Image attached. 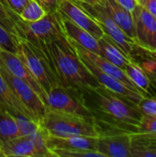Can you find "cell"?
I'll list each match as a JSON object with an SVG mask.
<instances>
[{
	"mask_svg": "<svg viewBox=\"0 0 156 157\" xmlns=\"http://www.w3.org/2000/svg\"><path fill=\"white\" fill-rule=\"evenodd\" d=\"M99 136L112 133H136L143 113L137 105L102 86L83 90Z\"/></svg>",
	"mask_w": 156,
	"mask_h": 157,
	"instance_id": "1",
	"label": "cell"
},
{
	"mask_svg": "<svg viewBox=\"0 0 156 157\" xmlns=\"http://www.w3.org/2000/svg\"><path fill=\"white\" fill-rule=\"evenodd\" d=\"M40 49L47 54L52 70L62 85L80 90L100 86L82 63L72 41L66 37L45 42Z\"/></svg>",
	"mask_w": 156,
	"mask_h": 157,
	"instance_id": "2",
	"label": "cell"
},
{
	"mask_svg": "<svg viewBox=\"0 0 156 157\" xmlns=\"http://www.w3.org/2000/svg\"><path fill=\"white\" fill-rule=\"evenodd\" d=\"M10 18V31L14 36L31 42L38 48L43 43L66 37L62 24L59 11L48 13L41 19L35 22L22 20L17 14L6 10Z\"/></svg>",
	"mask_w": 156,
	"mask_h": 157,
	"instance_id": "3",
	"label": "cell"
},
{
	"mask_svg": "<svg viewBox=\"0 0 156 157\" xmlns=\"http://www.w3.org/2000/svg\"><path fill=\"white\" fill-rule=\"evenodd\" d=\"M40 127L49 136L99 137L92 117L48 110L40 122Z\"/></svg>",
	"mask_w": 156,
	"mask_h": 157,
	"instance_id": "4",
	"label": "cell"
},
{
	"mask_svg": "<svg viewBox=\"0 0 156 157\" xmlns=\"http://www.w3.org/2000/svg\"><path fill=\"white\" fill-rule=\"evenodd\" d=\"M14 37L17 44V54L46 96L53 86L61 84L52 70L47 54L27 40Z\"/></svg>",
	"mask_w": 156,
	"mask_h": 157,
	"instance_id": "5",
	"label": "cell"
},
{
	"mask_svg": "<svg viewBox=\"0 0 156 157\" xmlns=\"http://www.w3.org/2000/svg\"><path fill=\"white\" fill-rule=\"evenodd\" d=\"M44 103L48 110L92 117L90 109L86 105L83 92L73 86L62 84L53 86L46 94Z\"/></svg>",
	"mask_w": 156,
	"mask_h": 157,
	"instance_id": "6",
	"label": "cell"
},
{
	"mask_svg": "<svg viewBox=\"0 0 156 157\" xmlns=\"http://www.w3.org/2000/svg\"><path fill=\"white\" fill-rule=\"evenodd\" d=\"M75 2L84 7L97 20L106 35H108L129 57L132 58L131 55L136 44L115 23L101 1L95 4L86 3L85 1Z\"/></svg>",
	"mask_w": 156,
	"mask_h": 157,
	"instance_id": "7",
	"label": "cell"
},
{
	"mask_svg": "<svg viewBox=\"0 0 156 157\" xmlns=\"http://www.w3.org/2000/svg\"><path fill=\"white\" fill-rule=\"evenodd\" d=\"M0 73L2 74L6 84L15 94V96L29 110L35 120L40 124L48 111V109L41 97L27 82L11 75L1 66Z\"/></svg>",
	"mask_w": 156,
	"mask_h": 157,
	"instance_id": "8",
	"label": "cell"
},
{
	"mask_svg": "<svg viewBox=\"0 0 156 157\" xmlns=\"http://www.w3.org/2000/svg\"><path fill=\"white\" fill-rule=\"evenodd\" d=\"M132 16L136 45L147 52H156V18L139 4Z\"/></svg>",
	"mask_w": 156,
	"mask_h": 157,
	"instance_id": "9",
	"label": "cell"
},
{
	"mask_svg": "<svg viewBox=\"0 0 156 157\" xmlns=\"http://www.w3.org/2000/svg\"><path fill=\"white\" fill-rule=\"evenodd\" d=\"M77 55L80 59L82 60H86L88 61L89 63H91L92 64H94L95 66H97L98 69H100L102 72L106 73L107 75L116 78L117 80H119L120 82H121L123 85H125L127 87H129L130 89H131L132 91L136 92V93H140L145 97H147L143 91H141L131 81V79L128 77V75L125 74V72L120 69V67H118L117 65L113 64L112 63L108 62V60H106L104 57H102L101 55L92 52L88 50L84 49L83 47H81L80 45L76 44L75 42L72 41Z\"/></svg>",
	"mask_w": 156,
	"mask_h": 157,
	"instance_id": "10",
	"label": "cell"
},
{
	"mask_svg": "<svg viewBox=\"0 0 156 157\" xmlns=\"http://www.w3.org/2000/svg\"><path fill=\"white\" fill-rule=\"evenodd\" d=\"M59 11L97 40L105 34L97 20L75 1L63 0L59 6Z\"/></svg>",
	"mask_w": 156,
	"mask_h": 157,
	"instance_id": "11",
	"label": "cell"
},
{
	"mask_svg": "<svg viewBox=\"0 0 156 157\" xmlns=\"http://www.w3.org/2000/svg\"><path fill=\"white\" fill-rule=\"evenodd\" d=\"M133 133H112L98 137L97 151L104 157H131V144Z\"/></svg>",
	"mask_w": 156,
	"mask_h": 157,
	"instance_id": "12",
	"label": "cell"
},
{
	"mask_svg": "<svg viewBox=\"0 0 156 157\" xmlns=\"http://www.w3.org/2000/svg\"><path fill=\"white\" fill-rule=\"evenodd\" d=\"M0 66L6 69L11 75L24 80L27 82L43 99L45 98V94L38 82L30 75L21 59L15 52H11L3 48H0Z\"/></svg>",
	"mask_w": 156,
	"mask_h": 157,
	"instance_id": "13",
	"label": "cell"
},
{
	"mask_svg": "<svg viewBox=\"0 0 156 157\" xmlns=\"http://www.w3.org/2000/svg\"><path fill=\"white\" fill-rule=\"evenodd\" d=\"M98 137L67 136L54 137L46 134V144L50 151L53 150H91L97 151Z\"/></svg>",
	"mask_w": 156,
	"mask_h": 157,
	"instance_id": "14",
	"label": "cell"
},
{
	"mask_svg": "<svg viewBox=\"0 0 156 157\" xmlns=\"http://www.w3.org/2000/svg\"><path fill=\"white\" fill-rule=\"evenodd\" d=\"M60 14L62 17V24L66 38L69 39L71 41H74L76 44L80 45L86 50L100 54L98 40L95 38L93 35H91L89 32L85 30L84 29L74 24L72 20H70L67 17L63 15L61 12Z\"/></svg>",
	"mask_w": 156,
	"mask_h": 157,
	"instance_id": "15",
	"label": "cell"
},
{
	"mask_svg": "<svg viewBox=\"0 0 156 157\" xmlns=\"http://www.w3.org/2000/svg\"><path fill=\"white\" fill-rule=\"evenodd\" d=\"M103 5L106 6L115 23L121 29V30L136 44L134 20L132 12L129 11L115 0H101Z\"/></svg>",
	"mask_w": 156,
	"mask_h": 157,
	"instance_id": "16",
	"label": "cell"
},
{
	"mask_svg": "<svg viewBox=\"0 0 156 157\" xmlns=\"http://www.w3.org/2000/svg\"><path fill=\"white\" fill-rule=\"evenodd\" d=\"M37 157L30 136L20 135L0 144V157Z\"/></svg>",
	"mask_w": 156,
	"mask_h": 157,
	"instance_id": "17",
	"label": "cell"
},
{
	"mask_svg": "<svg viewBox=\"0 0 156 157\" xmlns=\"http://www.w3.org/2000/svg\"><path fill=\"white\" fill-rule=\"evenodd\" d=\"M0 106L6 109L13 116L22 115L38 122L29 110L19 101V99L12 92L5 78L0 73ZM39 123V122H38Z\"/></svg>",
	"mask_w": 156,
	"mask_h": 157,
	"instance_id": "18",
	"label": "cell"
},
{
	"mask_svg": "<svg viewBox=\"0 0 156 157\" xmlns=\"http://www.w3.org/2000/svg\"><path fill=\"white\" fill-rule=\"evenodd\" d=\"M100 54L108 62L117 65L120 69H124L125 66L133 59L129 57L108 35L104 34L98 39Z\"/></svg>",
	"mask_w": 156,
	"mask_h": 157,
	"instance_id": "19",
	"label": "cell"
},
{
	"mask_svg": "<svg viewBox=\"0 0 156 157\" xmlns=\"http://www.w3.org/2000/svg\"><path fill=\"white\" fill-rule=\"evenodd\" d=\"M125 74L131 79V81L147 97H150L151 83L147 73L134 61L130 62L123 69Z\"/></svg>",
	"mask_w": 156,
	"mask_h": 157,
	"instance_id": "20",
	"label": "cell"
},
{
	"mask_svg": "<svg viewBox=\"0 0 156 157\" xmlns=\"http://www.w3.org/2000/svg\"><path fill=\"white\" fill-rule=\"evenodd\" d=\"M17 136L20 134L15 117L0 106V144Z\"/></svg>",
	"mask_w": 156,
	"mask_h": 157,
	"instance_id": "21",
	"label": "cell"
},
{
	"mask_svg": "<svg viewBox=\"0 0 156 157\" xmlns=\"http://www.w3.org/2000/svg\"><path fill=\"white\" fill-rule=\"evenodd\" d=\"M47 14L45 9L36 0H29L26 6L17 16L24 21L35 22L44 17Z\"/></svg>",
	"mask_w": 156,
	"mask_h": 157,
	"instance_id": "22",
	"label": "cell"
},
{
	"mask_svg": "<svg viewBox=\"0 0 156 157\" xmlns=\"http://www.w3.org/2000/svg\"><path fill=\"white\" fill-rule=\"evenodd\" d=\"M136 134L144 137H156V116L143 115Z\"/></svg>",
	"mask_w": 156,
	"mask_h": 157,
	"instance_id": "23",
	"label": "cell"
},
{
	"mask_svg": "<svg viewBox=\"0 0 156 157\" xmlns=\"http://www.w3.org/2000/svg\"><path fill=\"white\" fill-rule=\"evenodd\" d=\"M15 120L17 123L18 126V131H19V134L20 135H24V136H29L30 134H32L33 132H35L37 130H39L40 128V124L36 122L33 120H30L25 116L22 115H17L14 116Z\"/></svg>",
	"mask_w": 156,
	"mask_h": 157,
	"instance_id": "24",
	"label": "cell"
},
{
	"mask_svg": "<svg viewBox=\"0 0 156 157\" xmlns=\"http://www.w3.org/2000/svg\"><path fill=\"white\" fill-rule=\"evenodd\" d=\"M0 48L17 53V44L14 35L0 20Z\"/></svg>",
	"mask_w": 156,
	"mask_h": 157,
	"instance_id": "25",
	"label": "cell"
},
{
	"mask_svg": "<svg viewBox=\"0 0 156 157\" xmlns=\"http://www.w3.org/2000/svg\"><path fill=\"white\" fill-rule=\"evenodd\" d=\"M54 157H104L98 151L91 150H53Z\"/></svg>",
	"mask_w": 156,
	"mask_h": 157,
	"instance_id": "26",
	"label": "cell"
},
{
	"mask_svg": "<svg viewBox=\"0 0 156 157\" xmlns=\"http://www.w3.org/2000/svg\"><path fill=\"white\" fill-rule=\"evenodd\" d=\"M143 115L156 116V98L143 97L137 105Z\"/></svg>",
	"mask_w": 156,
	"mask_h": 157,
	"instance_id": "27",
	"label": "cell"
},
{
	"mask_svg": "<svg viewBox=\"0 0 156 157\" xmlns=\"http://www.w3.org/2000/svg\"><path fill=\"white\" fill-rule=\"evenodd\" d=\"M145 52V59L142 63H137L147 74L156 76V52Z\"/></svg>",
	"mask_w": 156,
	"mask_h": 157,
	"instance_id": "28",
	"label": "cell"
},
{
	"mask_svg": "<svg viewBox=\"0 0 156 157\" xmlns=\"http://www.w3.org/2000/svg\"><path fill=\"white\" fill-rule=\"evenodd\" d=\"M6 10L19 15L28 4L29 0H0Z\"/></svg>",
	"mask_w": 156,
	"mask_h": 157,
	"instance_id": "29",
	"label": "cell"
},
{
	"mask_svg": "<svg viewBox=\"0 0 156 157\" xmlns=\"http://www.w3.org/2000/svg\"><path fill=\"white\" fill-rule=\"evenodd\" d=\"M47 13H54L59 11V6L63 0H36Z\"/></svg>",
	"mask_w": 156,
	"mask_h": 157,
	"instance_id": "30",
	"label": "cell"
},
{
	"mask_svg": "<svg viewBox=\"0 0 156 157\" xmlns=\"http://www.w3.org/2000/svg\"><path fill=\"white\" fill-rule=\"evenodd\" d=\"M137 2L156 18V0H138Z\"/></svg>",
	"mask_w": 156,
	"mask_h": 157,
	"instance_id": "31",
	"label": "cell"
},
{
	"mask_svg": "<svg viewBox=\"0 0 156 157\" xmlns=\"http://www.w3.org/2000/svg\"><path fill=\"white\" fill-rule=\"evenodd\" d=\"M0 20L4 23V25L10 31V29H9V27H10V18H9V16H8V14L6 12V9L4 7V6L2 5L1 1H0Z\"/></svg>",
	"mask_w": 156,
	"mask_h": 157,
	"instance_id": "32",
	"label": "cell"
},
{
	"mask_svg": "<svg viewBox=\"0 0 156 157\" xmlns=\"http://www.w3.org/2000/svg\"><path fill=\"white\" fill-rule=\"evenodd\" d=\"M115 1L131 12H132L135 9L136 6L138 5V2L136 0H115Z\"/></svg>",
	"mask_w": 156,
	"mask_h": 157,
	"instance_id": "33",
	"label": "cell"
},
{
	"mask_svg": "<svg viewBox=\"0 0 156 157\" xmlns=\"http://www.w3.org/2000/svg\"><path fill=\"white\" fill-rule=\"evenodd\" d=\"M148 76H149V79H150V83H151V86L154 88V90L156 92V76L155 75H153L151 74H147Z\"/></svg>",
	"mask_w": 156,
	"mask_h": 157,
	"instance_id": "34",
	"label": "cell"
},
{
	"mask_svg": "<svg viewBox=\"0 0 156 157\" xmlns=\"http://www.w3.org/2000/svg\"><path fill=\"white\" fill-rule=\"evenodd\" d=\"M101 0H85V2L86 3H90V4H95V3H97V2H100Z\"/></svg>",
	"mask_w": 156,
	"mask_h": 157,
	"instance_id": "35",
	"label": "cell"
},
{
	"mask_svg": "<svg viewBox=\"0 0 156 157\" xmlns=\"http://www.w3.org/2000/svg\"><path fill=\"white\" fill-rule=\"evenodd\" d=\"M74 1H85V0H74Z\"/></svg>",
	"mask_w": 156,
	"mask_h": 157,
	"instance_id": "36",
	"label": "cell"
},
{
	"mask_svg": "<svg viewBox=\"0 0 156 157\" xmlns=\"http://www.w3.org/2000/svg\"><path fill=\"white\" fill-rule=\"evenodd\" d=\"M136 1H138V0H136Z\"/></svg>",
	"mask_w": 156,
	"mask_h": 157,
	"instance_id": "37",
	"label": "cell"
}]
</instances>
